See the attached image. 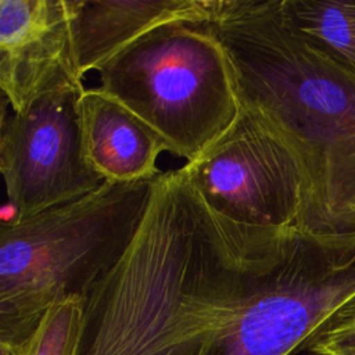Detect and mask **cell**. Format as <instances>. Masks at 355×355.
<instances>
[{
	"label": "cell",
	"instance_id": "1",
	"mask_svg": "<svg viewBox=\"0 0 355 355\" xmlns=\"http://www.w3.org/2000/svg\"><path fill=\"white\" fill-rule=\"evenodd\" d=\"M212 29L233 67L241 104L298 162V227L355 230V73L295 29L279 0H223Z\"/></svg>",
	"mask_w": 355,
	"mask_h": 355
},
{
	"label": "cell",
	"instance_id": "2",
	"mask_svg": "<svg viewBox=\"0 0 355 355\" xmlns=\"http://www.w3.org/2000/svg\"><path fill=\"white\" fill-rule=\"evenodd\" d=\"M201 255L219 324L184 355H291L355 294V230L241 225L205 204Z\"/></svg>",
	"mask_w": 355,
	"mask_h": 355
},
{
	"label": "cell",
	"instance_id": "3",
	"mask_svg": "<svg viewBox=\"0 0 355 355\" xmlns=\"http://www.w3.org/2000/svg\"><path fill=\"white\" fill-rule=\"evenodd\" d=\"M154 180H105L78 200L1 222L0 344L21 349L51 305L89 295L129 248Z\"/></svg>",
	"mask_w": 355,
	"mask_h": 355
},
{
	"label": "cell",
	"instance_id": "4",
	"mask_svg": "<svg viewBox=\"0 0 355 355\" xmlns=\"http://www.w3.org/2000/svg\"><path fill=\"white\" fill-rule=\"evenodd\" d=\"M218 323L169 190L157 179L129 248L86 297L78 355H183Z\"/></svg>",
	"mask_w": 355,
	"mask_h": 355
},
{
	"label": "cell",
	"instance_id": "5",
	"mask_svg": "<svg viewBox=\"0 0 355 355\" xmlns=\"http://www.w3.org/2000/svg\"><path fill=\"white\" fill-rule=\"evenodd\" d=\"M98 75V87L186 162L215 143L241 112L232 62L211 22L158 28L115 55Z\"/></svg>",
	"mask_w": 355,
	"mask_h": 355
},
{
	"label": "cell",
	"instance_id": "6",
	"mask_svg": "<svg viewBox=\"0 0 355 355\" xmlns=\"http://www.w3.org/2000/svg\"><path fill=\"white\" fill-rule=\"evenodd\" d=\"M83 83H62L25 111H3L0 171L11 220L78 200L103 184L85 155L79 100Z\"/></svg>",
	"mask_w": 355,
	"mask_h": 355
},
{
	"label": "cell",
	"instance_id": "7",
	"mask_svg": "<svg viewBox=\"0 0 355 355\" xmlns=\"http://www.w3.org/2000/svg\"><path fill=\"white\" fill-rule=\"evenodd\" d=\"M182 169L218 215L241 225H297L304 182L284 141L255 112L241 104L236 122Z\"/></svg>",
	"mask_w": 355,
	"mask_h": 355
},
{
	"label": "cell",
	"instance_id": "8",
	"mask_svg": "<svg viewBox=\"0 0 355 355\" xmlns=\"http://www.w3.org/2000/svg\"><path fill=\"white\" fill-rule=\"evenodd\" d=\"M82 80L67 0H0V87L11 111Z\"/></svg>",
	"mask_w": 355,
	"mask_h": 355
},
{
	"label": "cell",
	"instance_id": "9",
	"mask_svg": "<svg viewBox=\"0 0 355 355\" xmlns=\"http://www.w3.org/2000/svg\"><path fill=\"white\" fill-rule=\"evenodd\" d=\"M79 76L172 24L214 22L223 0H67Z\"/></svg>",
	"mask_w": 355,
	"mask_h": 355
},
{
	"label": "cell",
	"instance_id": "10",
	"mask_svg": "<svg viewBox=\"0 0 355 355\" xmlns=\"http://www.w3.org/2000/svg\"><path fill=\"white\" fill-rule=\"evenodd\" d=\"M85 155L108 182L157 178V159L168 151L161 136L100 87L85 89L79 100Z\"/></svg>",
	"mask_w": 355,
	"mask_h": 355
},
{
	"label": "cell",
	"instance_id": "11",
	"mask_svg": "<svg viewBox=\"0 0 355 355\" xmlns=\"http://www.w3.org/2000/svg\"><path fill=\"white\" fill-rule=\"evenodd\" d=\"M286 19L355 73V0H279Z\"/></svg>",
	"mask_w": 355,
	"mask_h": 355
},
{
	"label": "cell",
	"instance_id": "12",
	"mask_svg": "<svg viewBox=\"0 0 355 355\" xmlns=\"http://www.w3.org/2000/svg\"><path fill=\"white\" fill-rule=\"evenodd\" d=\"M85 308V297H65L47 309L32 337L21 349L6 347L15 355H78Z\"/></svg>",
	"mask_w": 355,
	"mask_h": 355
},
{
	"label": "cell",
	"instance_id": "13",
	"mask_svg": "<svg viewBox=\"0 0 355 355\" xmlns=\"http://www.w3.org/2000/svg\"><path fill=\"white\" fill-rule=\"evenodd\" d=\"M304 349L312 355H355V294L318 327Z\"/></svg>",
	"mask_w": 355,
	"mask_h": 355
},
{
	"label": "cell",
	"instance_id": "14",
	"mask_svg": "<svg viewBox=\"0 0 355 355\" xmlns=\"http://www.w3.org/2000/svg\"><path fill=\"white\" fill-rule=\"evenodd\" d=\"M0 355H15V354L6 345H0Z\"/></svg>",
	"mask_w": 355,
	"mask_h": 355
}]
</instances>
